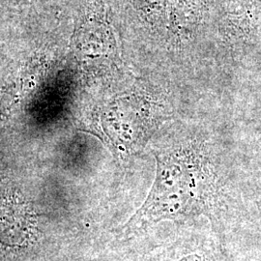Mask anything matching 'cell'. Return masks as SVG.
<instances>
[{
	"label": "cell",
	"mask_w": 261,
	"mask_h": 261,
	"mask_svg": "<svg viewBox=\"0 0 261 261\" xmlns=\"http://www.w3.org/2000/svg\"><path fill=\"white\" fill-rule=\"evenodd\" d=\"M259 207H260V210H261V201L259 202Z\"/></svg>",
	"instance_id": "3"
},
{
	"label": "cell",
	"mask_w": 261,
	"mask_h": 261,
	"mask_svg": "<svg viewBox=\"0 0 261 261\" xmlns=\"http://www.w3.org/2000/svg\"><path fill=\"white\" fill-rule=\"evenodd\" d=\"M157 171L143 204L122 228L128 236L165 220H179L200 213L193 196L182 155H156Z\"/></svg>",
	"instance_id": "1"
},
{
	"label": "cell",
	"mask_w": 261,
	"mask_h": 261,
	"mask_svg": "<svg viewBox=\"0 0 261 261\" xmlns=\"http://www.w3.org/2000/svg\"><path fill=\"white\" fill-rule=\"evenodd\" d=\"M165 261H219L212 253L205 251H194L183 254L177 258Z\"/></svg>",
	"instance_id": "2"
}]
</instances>
